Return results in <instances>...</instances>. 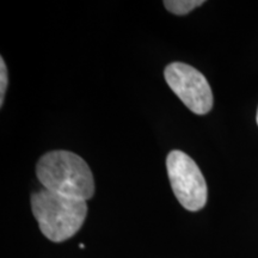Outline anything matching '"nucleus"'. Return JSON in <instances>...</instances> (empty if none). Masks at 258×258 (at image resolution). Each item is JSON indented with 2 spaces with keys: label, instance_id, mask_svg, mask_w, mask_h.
I'll use <instances>...</instances> for the list:
<instances>
[{
  "label": "nucleus",
  "instance_id": "obj_1",
  "mask_svg": "<svg viewBox=\"0 0 258 258\" xmlns=\"http://www.w3.org/2000/svg\"><path fill=\"white\" fill-rule=\"evenodd\" d=\"M36 175L43 189L86 201L95 194V180L88 163L70 151H51L41 157Z\"/></svg>",
  "mask_w": 258,
  "mask_h": 258
},
{
  "label": "nucleus",
  "instance_id": "obj_2",
  "mask_svg": "<svg viewBox=\"0 0 258 258\" xmlns=\"http://www.w3.org/2000/svg\"><path fill=\"white\" fill-rule=\"evenodd\" d=\"M31 211L44 237L61 243L73 237L88 214L86 201L42 189L32 194Z\"/></svg>",
  "mask_w": 258,
  "mask_h": 258
},
{
  "label": "nucleus",
  "instance_id": "obj_3",
  "mask_svg": "<svg viewBox=\"0 0 258 258\" xmlns=\"http://www.w3.org/2000/svg\"><path fill=\"white\" fill-rule=\"evenodd\" d=\"M167 175L173 194L186 211L198 212L207 203L208 189L198 164L182 151H171L166 158Z\"/></svg>",
  "mask_w": 258,
  "mask_h": 258
},
{
  "label": "nucleus",
  "instance_id": "obj_4",
  "mask_svg": "<svg viewBox=\"0 0 258 258\" xmlns=\"http://www.w3.org/2000/svg\"><path fill=\"white\" fill-rule=\"evenodd\" d=\"M167 85L190 111L208 114L213 108V93L201 72L183 62H172L165 69Z\"/></svg>",
  "mask_w": 258,
  "mask_h": 258
},
{
  "label": "nucleus",
  "instance_id": "obj_5",
  "mask_svg": "<svg viewBox=\"0 0 258 258\" xmlns=\"http://www.w3.org/2000/svg\"><path fill=\"white\" fill-rule=\"evenodd\" d=\"M202 4H205L203 0H169V2H164L167 11L178 16L189 14L190 11H192L194 9L199 8Z\"/></svg>",
  "mask_w": 258,
  "mask_h": 258
},
{
  "label": "nucleus",
  "instance_id": "obj_6",
  "mask_svg": "<svg viewBox=\"0 0 258 258\" xmlns=\"http://www.w3.org/2000/svg\"><path fill=\"white\" fill-rule=\"evenodd\" d=\"M6 89H8V69L4 59L0 57V106L4 105Z\"/></svg>",
  "mask_w": 258,
  "mask_h": 258
},
{
  "label": "nucleus",
  "instance_id": "obj_7",
  "mask_svg": "<svg viewBox=\"0 0 258 258\" xmlns=\"http://www.w3.org/2000/svg\"><path fill=\"white\" fill-rule=\"evenodd\" d=\"M79 247H80V249H84V247H85V245H84V244H80V245H79Z\"/></svg>",
  "mask_w": 258,
  "mask_h": 258
},
{
  "label": "nucleus",
  "instance_id": "obj_8",
  "mask_svg": "<svg viewBox=\"0 0 258 258\" xmlns=\"http://www.w3.org/2000/svg\"><path fill=\"white\" fill-rule=\"evenodd\" d=\"M257 124H258V110H257Z\"/></svg>",
  "mask_w": 258,
  "mask_h": 258
}]
</instances>
